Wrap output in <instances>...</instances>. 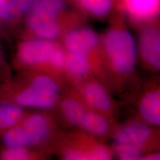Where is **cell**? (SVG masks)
Listing matches in <instances>:
<instances>
[{
  "label": "cell",
  "mask_w": 160,
  "mask_h": 160,
  "mask_svg": "<svg viewBox=\"0 0 160 160\" xmlns=\"http://www.w3.org/2000/svg\"><path fill=\"white\" fill-rule=\"evenodd\" d=\"M105 53L113 70L119 74H128L137 62V48L133 37L125 29L115 28L104 39Z\"/></svg>",
  "instance_id": "1"
},
{
  "label": "cell",
  "mask_w": 160,
  "mask_h": 160,
  "mask_svg": "<svg viewBox=\"0 0 160 160\" xmlns=\"http://www.w3.org/2000/svg\"><path fill=\"white\" fill-rule=\"evenodd\" d=\"M64 8V0H38L27 13L28 28L39 39H56L60 33L58 15Z\"/></svg>",
  "instance_id": "2"
},
{
  "label": "cell",
  "mask_w": 160,
  "mask_h": 160,
  "mask_svg": "<svg viewBox=\"0 0 160 160\" xmlns=\"http://www.w3.org/2000/svg\"><path fill=\"white\" fill-rule=\"evenodd\" d=\"M17 56L20 62L29 67L49 65L56 70L65 68V53L51 40L39 38L26 40L19 45Z\"/></svg>",
  "instance_id": "3"
},
{
  "label": "cell",
  "mask_w": 160,
  "mask_h": 160,
  "mask_svg": "<svg viewBox=\"0 0 160 160\" xmlns=\"http://www.w3.org/2000/svg\"><path fill=\"white\" fill-rule=\"evenodd\" d=\"M59 97V88L52 78L39 75L33 78L30 85L15 97V102L22 107L49 108Z\"/></svg>",
  "instance_id": "4"
},
{
  "label": "cell",
  "mask_w": 160,
  "mask_h": 160,
  "mask_svg": "<svg viewBox=\"0 0 160 160\" xmlns=\"http://www.w3.org/2000/svg\"><path fill=\"white\" fill-rule=\"evenodd\" d=\"M151 134V129L145 124L138 122L127 124L116 134V153L123 160L139 159L143 146L150 139Z\"/></svg>",
  "instance_id": "5"
},
{
  "label": "cell",
  "mask_w": 160,
  "mask_h": 160,
  "mask_svg": "<svg viewBox=\"0 0 160 160\" xmlns=\"http://www.w3.org/2000/svg\"><path fill=\"white\" fill-rule=\"evenodd\" d=\"M140 50L144 60L155 69L160 68V37L156 28H148L140 38Z\"/></svg>",
  "instance_id": "6"
},
{
  "label": "cell",
  "mask_w": 160,
  "mask_h": 160,
  "mask_svg": "<svg viewBox=\"0 0 160 160\" xmlns=\"http://www.w3.org/2000/svg\"><path fill=\"white\" fill-rule=\"evenodd\" d=\"M99 37L89 28L73 30L65 36L64 42L69 52H85L89 53L97 48Z\"/></svg>",
  "instance_id": "7"
},
{
  "label": "cell",
  "mask_w": 160,
  "mask_h": 160,
  "mask_svg": "<svg viewBox=\"0 0 160 160\" xmlns=\"http://www.w3.org/2000/svg\"><path fill=\"white\" fill-rule=\"evenodd\" d=\"M19 125L28 138L31 145L42 142L50 133L48 120L45 116L39 113H34L24 117Z\"/></svg>",
  "instance_id": "8"
},
{
  "label": "cell",
  "mask_w": 160,
  "mask_h": 160,
  "mask_svg": "<svg viewBox=\"0 0 160 160\" xmlns=\"http://www.w3.org/2000/svg\"><path fill=\"white\" fill-rule=\"evenodd\" d=\"M82 96L86 104L95 111L107 112L111 108L108 94L102 86L98 83L87 84L82 90Z\"/></svg>",
  "instance_id": "9"
},
{
  "label": "cell",
  "mask_w": 160,
  "mask_h": 160,
  "mask_svg": "<svg viewBox=\"0 0 160 160\" xmlns=\"http://www.w3.org/2000/svg\"><path fill=\"white\" fill-rule=\"evenodd\" d=\"M128 13L134 20L145 21L154 17L159 10V0H123Z\"/></svg>",
  "instance_id": "10"
},
{
  "label": "cell",
  "mask_w": 160,
  "mask_h": 160,
  "mask_svg": "<svg viewBox=\"0 0 160 160\" xmlns=\"http://www.w3.org/2000/svg\"><path fill=\"white\" fill-rule=\"evenodd\" d=\"M160 92L159 90L145 93L139 105L142 117L148 123L155 126L160 125Z\"/></svg>",
  "instance_id": "11"
},
{
  "label": "cell",
  "mask_w": 160,
  "mask_h": 160,
  "mask_svg": "<svg viewBox=\"0 0 160 160\" xmlns=\"http://www.w3.org/2000/svg\"><path fill=\"white\" fill-rule=\"evenodd\" d=\"M24 118L22 106L16 102H0V130L7 131L19 125Z\"/></svg>",
  "instance_id": "12"
},
{
  "label": "cell",
  "mask_w": 160,
  "mask_h": 160,
  "mask_svg": "<svg viewBox=\"0 0 160 160\" xmlns=\"http://www.w3.org/2000/svg\"><path fill=\"white\" fill-rule=\"evenodd\" d=\"M65 68L73 77H85L91 70L88 53L85 52H69L65 58Z\"/></svg>",
  "instance_id": "13"
},
{
  "label": "cell",
  "mask_w": 160,
  "mask_h": 160,
  "mask_svg": "<svg viewBox=\"0 0 160 160\" xmlns=\"http://www.w3.org/2000/svg\"><path fill=\"white\" fill-rule=\"evenodd\" d=\"M79 126L93 135L103 136L108 131L109 125L107 120L99 113L87 111L80 122Z\"/></svg>",
  "instance_id": "14"
},
{
  "label": "cell",
  "mask_w": 160,
  "mask_h": 160,
  "mask_svg": "<svg viewBox=\"0 0 160 160\" xmlns=\"http://www.w3.org/2000/svg\"><path fill=\"white\" fill-rule=\"evenodd\" d=\"M87 111L82 104L73 99H65L62 105L63 116L73 125H79Z\"/></svg>",
  "instance_id": "15"
},
{
  "label": "cell",
  "mask_w": 160,
  "mask_h": 160,
  "mask_svg": "<svg viewBox=\"0 0 160 160\" xmlns=\"http://www.w3.org/2000/svg\"><path fill=\"white\" fill-rule=\"evenodd\" d=\"M2 142L6 148H27L31 145L28 138L19 124L5 131L2 137Z\"/></svg>",
  "instance_id": "16"
},
{
  "label": "cell",
  "mask_w": 160,
  "mask_h": 160,
  "mask_svg": "<svg viewBox=\"0 0 160 160\" xmlns=\"http://www.w3.org/2000/svg\"><path fill=\"white\" fill-rule=\"evenodd\" d=\"M80 7L90 14L101 17L107 15L112 8V0H77Z\"/></svg>",
  "instance_id": "17"
},
{
  "label": "cell",
  "mask_w": 160,
  "mask_h": 160,
  "mask_svg": "<svg viewBox=\"0 0 160 160\" xmlns=\"http://www.w3.org/2000/svg\"><path fill=\"white\" fill-rule=\"evenodd\" d=\"M31 153L26 147L6 148L1 154L4 160H26L29 159Z\"/></svg>",
  "instance_id": "18"
},
{
  "label": "cell",
  "mask_w": 160,
  "mask_h": 160,
  "mask_svg": "<svg viewBox=\"0 0 160 160\" xmlns=\"http://www.w3.org/2000/svg\"><path fill=\"white\" fill-rule=\"evenodd\" d=\"M17 18L14 0H0V19L8 22Z\"/></svg>",
  "instance_id": "19"
},
{
  "label": "cell",
  "mask_w": 160,
  "mask_h": 160,
  "mask_svg": "<svg viewBox=\"0 0 160 160\" xmlns=\"http://www.w3.org/2000/svg\"><path fill=\"white\" fill-rule=\"evenodd\" d=\"M18 17L27 14L38 0H14Z\"/></svg>",
  "instance_id": "20"
},
{
  "label": "cell",
  "mask_w": 160,
  "mask_h": 160,
  "mask_svg": "<svg viewBox=\"0 0 160 160\" xmlns=\"http://www.w3.org/2000/svg\"><path fill=\"white\" fill-rule=\"evenodd\" d=\"M145 159H159V154H152L146 157Z\"/></svg>",
  "instance_id": "21"
},
{
  "label": "cell",
  "mask_w": 160,
  "mask_h": 160,
  "mask_svg": "<svg viewBox=\"0 0 160 160\" xmlns=\"http://www.w3.org/2000/svg\"><path fill=\"white\" fill-rule=\"evenodd\" d=\"M2 62V53H1V51H0V64Z\"/></svg>",
  "instance_id": "22"
}]
</instances>
